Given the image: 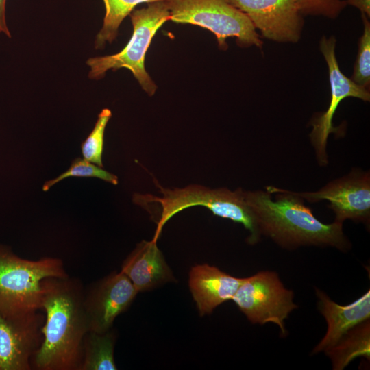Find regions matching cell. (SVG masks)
<instances>
[{
	"mask_svg": "<svg viewBox=\"0 0 370 370\" xmlns=\"http://www.w3.org/2000/svg\"><path fill=\"white\" fill-rule=\"evenodd\" d=\"M243 279L207 264L193 267L188 285L199 314H209L217 306L232 299Z\"/></svg>",
	"mask_w": 370,
	"mask_h": 370,
	"instance_id": "5bb4252c",
	"label": "cell"
},
{
	"mask_svg": "<svg viewBox=\"0 0 370 370\" xmlns=\"http://www.w3.org/2000/svg\"><path fill=\"white\" fill-rule=\"evenodd\" d=\"M129 16L133 26L130 40L116 53L88 58L86 62L90 67L88 77L98 80L103 78L108 70L127 69L142 88L152 96L157 86L145 70V58L156 32L170 21L168 4L166 1L151 2L145 8L134 9Z\"/></svg>",
	"mask_w": 370,
	"mask_h": 370,
	"instance_id": "5b68a950",
	"label": "cell"
},
{
	"mask_svg": "<svg viewBox=\"0 0 370 370\" xmlns=\"http://www.w3.org/2000/svg\"><path fill=\"white\" fill-rule=\"evenodd\" d=\"M318 309L324 317L327 332L312 351L325 352L334 347L352 328L370 317V291L368 290L352 304L343 306L333 301L323 291L316 288Z\"/></svg>",
	"mask_w": 370,
	"mask_h": 370,
	"instance_id": "4fadbf2b",
	"label": "cell"
},
{
	"mask_svg": "<svg viewBox=\"0 0 370 370\" xmlns=\"http://www.w3.org/2000/svg\"><path fill=\"white\" fill-rule=\"evenodd\" d=\"M41 310L0 311V370H32L31 360L42 338Z\"/></svg>",
	"mask_w": 370,
	"mask_h": 370,
	"instance_id": "9c48e42d",
	"label": "cell"
},
{
	"mask_svg": "<svg viewBox=\"0 0 370 370\" xmlns=\"http://www.w3.org/2000/svg\"><path fill=\"white\" fill-rule=\"evenodd\" d=\"M84 292L80 280L69 275L42 280V338L32 358V370H79L82 341L88 331Z\"/></svg>",
	"mask_w": 370,
	"mask_h": 370,
	"instance_id": "6da1fadb",
	"label": "cell"
},
{
	"mask_svg": "<svg viewBox=\"0 0 370 370\" xmlns=\"http://www.w3.org/2000/svg\"><path fill=\"white\" fill-rule=\"evenodd\" d=\"M161 197L136 193L133 201L145 208L151 203L158 204L160 211L152 240L157 241L165 223L177 213L193 206H203L213 214L241 223L249 232L247 241L257 243L261 236L256 217L247 202L245 191L241 188L230 190L225 188L211 189L200 185H189L182 188H165L156 181Z\"/></svg>",
	"mask_w": 370,
	"mask_h": 370,
	"instance_id": "3957f363",
	"label": "cell"
},
{
	"mask_svg": "<svg viewBox=\"0 0 370 370\" xmlns=\"http://www.w3.org/2000/svg\"><path fill=\"white\" fill-rule=\"evenodd\" d=\"M5 3L6 0H0V32L10 38L11 34L5 20Z\"/></svg>",
	"mask_w": 370,
	"mask_h": 370,
	"instance_id": "cb8c5ba5",
	"label": "cell"
},
{
	"mask_svg": "<svg viewBox=\"0 0 370 370\" xmlns=\"http://www.w3.org/2000/svg\"><path fill=\"white\" fill-rule=\"evenodd\" d=\"M138 293L121 271L92 284L84 292L83 306L88 331L104 332L125 312Z\"/></svg>",
	"mask_w": 370,
	"mask_h": 370,
	"instance_id": "30bf717a",
	"label": "cell"
},
{
	"mask_svg": "<svg viewBox=\"0 0 370 370\" xmlns=\"http://www.w3.org/2000/svg\"><path fill=\"white\" fill-rule=\"evenodd\" d=\"M320 50L328 68L331 98L328 109L312 120V130L310 134L311 143L315 149L317 158L321 165L328 163L326 145L330 133L339 134L338 127H334L332 119L342 100L347 97H356L369 101V89L357 84L341 71L335 53L336 39L323 36L320 41Z\"/></svg>",
	"mask_w": 370,
	"mask_h": 370,
	"instance_id": "ba28073f",
	"label": "cell"
},
{
	"mask_svg": "<svg viewBox=\"0 0 370 370\" xmlns=\"http://www.w3.org/2000/svg\"><path fill=\"white\" fill-rule=\"evenodd\" d=\"M69 177H97L114 185H116L119 182L118 177L115 175L84 158H77L73 160L65 172L54 179L46 181L43 184L42 190L47 191L56 183Z\"/></svg>",
	"mask_w": 370,
	"mask_h": 370,
	"instance_id": "ffe728a7",
	"label": "cell"
},
{
	"mask_svg": "<svg viewBox=\"0 0 370 370\" xmlns=\"http://www.w3.org/2000/svg\"><path fill=\"white\" fill-rule=\"evenodd\" d=\"M232 300L253 324L273 323L285 336L284 321L297 306L293 292L285 288L274 271H260L244 278Z\"/></svg>",
	"mask_w": 370,
	"mask_h": 370,
	"instance_id": "52a82bcc",
	"label": "cell"
},
{
	"mask_svg": "<svg viewBox=\"0 0 370 370\" xmlns=\"http://www.w3.org/2000/svg\"><path fill=\"white\" fill-rule=\"evenodd\" d=\"M116 336L110 329L104 332L88 331L82 345L79 370H116L114 357Z\"/></svg>",
	"mask_w": 370,
	"mask_h": 370,
	"instance_id": "2e32d148",
	"label": "cell"
},
{
	"mask_svg": "<svg viewBox=\"0 0 370 370\" xmlns=\"http://www.w3.org/2000/svg\"><path fill=\"white\" fill-rule=\"evenodd\" d=\"M158 1L167 0H103L106 12L102 27L95 38V49H102L106 42L114 40L122 21L138 4Z\"/></svg>",
	"mask_w": 370,
	"mask_h": 370,
	"instance_id": "ac0fdd59",
	"label": "cell"
},
{
	"mask_svg": "<svg viewBox=\"0 0 370 370\" xmlns=\"http://www.w3.org/2000/svg\"><path fill=\"white\" fill-rule=\"evenodd\" d=\"M67 276L64 264L58 258L28 260L0 245V311L19 313L40 310L42 280Z\"/></svg>",
	"mask_w": 370,
	"mask_h": 370,
	"instance_id": "277c9868",
	"label": "cell"
},
{
	"mask_svg": "<svg viewBox=\"0 0 370 370\" xmlns=\"http://www.w3.org/2000/svg\"><path fill=\"white\" fill-rule=\"evenodd\" d=\"M325 352L330 358L335 370L343 369L358 356H364L369 359V321L367 320L352 328Z\"/></svg>",
	"mask_w": 370,
	"mask_h": 370,
	"instance_id": "e0dca14e",
	"label": "cell"
},
{
	"mask_svg": "<svg viewBox=\"0 0 370 370\" xmlns=\"http://www.w3.org/2000/svg\"><path fill=\"white\" fill-rule=\"evenodd\" d=\"M301 14L322 16L334 19L347 5L345 0H299Z\"/></svg>",
	"mask_w": 370,
	"mask_h": 370,
	"instance_id": "7402d4cb",
	"label": "cell"
},
{
	"mask_svg": "<svg viewBox=\"0 0 370 370\" xmlns=\"http://www.w3.org/2000/svg\"><path fill=\"white\" fill-rule=\"evenodd\" d=\"M347 5H350L365 14L369 18L370 16V0H345Z\"/></svg>",
	"mask_w": 370,
	"mask_h": 370,
	"instance_id": "603a6c76",
	"label": "cell"
},
{
	"mask_svg": "<svg viewBox=\"0 0 370 370\" xmlns=\"http://www.w3.org/2000/svg\"><path fill=\"white\" fill-rule=\"evenodd\" d=\"M111 116L110 110L103 109L98 115L92 132L81 145L84 158L100 167H103L102 153L105 128Z\"/></svg>",
	"mask_w": 370,
	"mask_h": 370,
	"instance_id": "d6986e66",
	"label": "cell"
},
{
	"mask_svg": "<svg viewBox=\"0 0 370 370\" xmlns=\"http://www.w3.org/2000/svg\"><path fill=\"white\" fill-rule=\"evenodd\" d=\"M156 242L142 241L122 264L121 271L128 278L138 293L175 280Z\"/></svg>",
	"mask_w": 370,
	"mask_h": 370,
	"instance_id": "9a60e30c",
	"label": "cell"
},
{
	"mask_svg": "<svg viewBox=\"0 0 370 370\" xmlns=\"http://www.w3.org/2000/svg\"><path fill=\"white\" fill-rule=\"evenodd\" d=\"M294 193L310 203L330 201L335 214L334 222L347 219L369 223L370 217V175L369 172L353 171L333 180L316 192Z\"/></svg>",
	"mask_w": 370,
	"mask_h": 370,
	"instance_id": "7c38bea8",
	"label": "cell"
},
{
	"mask_svg": "<svg viewBox=\"0 0 370 370\" xmlns=\"http://www.w3.org/2000/svg\"><path fill=\"white\" fill-rule=\"evenodd\" d=\"M363 32L358 40V49L352 79L369 89L370 85V23L369 17L361 14Z\"/></svg>",
	"mask_w": 370,
	"mask_h": 370,
	"instance_id": "44dd1931",
	"label": "cell"
},
{
	"mask_svg": "<svg viewBox=\"0 0 370 370\" xmlns=\"http://www.w3.org/2000/svg\"><path fill=\"white\" fill-rule=\"evenodd\" d=\"M244 13L261 36L279 42H297L304 25L299 0H228Z\"/></svg>",
	"mask_w": 370,
	"mask_h": 370,
	"instance_id": "8fae6325",
	"label": "cell"
},
{
	"mask_svg": "<svg viewBox=\"0 0 370 370\" xmlns=\"http://www.w3.org/2000/svg\"><path fill=\"white\" fill-rule=\"evenodd\" d=\"M170 21L205 28L217 38L218 47L226 50L227 38H236L241 47L263 42L248 17L228 0H167Z\"/></svg>",
	"mask_w": 370,
	"mask_h": 370,
	"instance_id": "8992f818",
	"label": "cell"
},
{
	"mask_svg": "<svg viewBox=\"0 0 370 370\" xmlns=\"http://www.w3.org/2000/svg\"><path fill=\"white\" fill-rule=\"evenodd\" d=\"M245 195L261 234L280 246L290 249L305 245L329 246L343 251L350 248L343 224L321 222L293 191L269 186L266 191H245Z\"/></svg>",
	"mask_w": 370,
	"mask_h": 370,
	"instance_id": "7a4b0ae2",
	"label": "cell"
}]
</instances>
